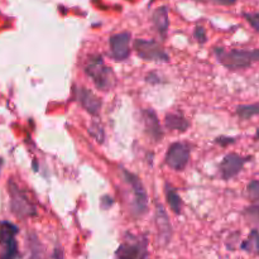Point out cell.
<instances>
[{
    "mask_svg": "<svg viewBox=\"0 0 259 259\" xmlns=\"http://www.w3.org/2000/svg\"><path fill=\"white\" fill-rule=\"evenodd\" d=\"M244 18L257 32H259V13H244Z\"/></svg>",
    "mask_w": 259,
    "mask_h": 259,
    "instance_id": "23",
    "label": "cell"
},
{
    "mask_svg": "<svg viewBox=\"0 0 259 259\" xmlns=\"http://www.w3.org/2000/svg\"><path fill=\"white\" fill-rule=\"evenodd\" d=\"M243 217H244V219L247 220L249 224L259 225V202L248 206L247 209L243 211Z\"/></svg>",
    "mask_w": 259,
    "mask_h": 259,
    "instance_id": "20",
    "label": "cell"
},
{
    "mask_svg": "<svg viewBox=\"0 0 259 259\" xmlns=\"http://www.w3.org/2000/svg\"><path fill=\"white\" fill-rule=\"evenodd\" d=\"M240 248L250 254L259 255V230L253 229L247 239L242 243Z\"/></svg>",
    "mask_w": 259,
    "mask_h": 259,
    "instance_id": "17",
    "label": "cell"
},
{
    "mask_svg": "<svg viewBox=\"0 0 259 259\" xmlns=\"http://www.w3.org/2000/svg\"><path fill=\"white\" fill-rule=\"evenodd\" d=\"M237 115L242 119H250L253 116L259 115V103L239 105L237 108Z\"/></svg>",
    "mask_w": 259,
    "mask_h": 259,
    "instance_id": "19",
    "label": "cell"
},
{
    "mask_svg": "<svg viewBox=\"0 0 259 259\" xmlns=\"http://www.w3.org/2000/svg\"><path fill=\"white\" fill-rule=\"evenodd\" d=\"M75 96L76 100L80 103V105L85 109L88 113L91 115H98L100 113V109L103 103L100 99L93 93V91L88 90L86 88H75Z\"/></svg>",
    "mask_w": 259,
    "mask_h": 259,
    "instance_id": "11",
    "label": "cell"
},
{
    "mask_svg": "<svg viewBox=\"0 0 259 259\" xmlns=\"http://www.w3.org/2000/svg\"><path fill=\"white\" fill-rule=\"evenodd\" d=\"M142 118H143L144 129H146L149 138L153 139L154 142L161 141L163 138V131H162L156 113L152 109H146V110L142 111Z\"/></svg>",
    "mask_w": 259,
    "mask_h": 259,
    "instance_id": "13",
    "label": "cell"
},
{
    "mask_svg": "<svg viewBox=\"0 0 259 259\" xmlns=\"http://www.w3.org/2000/svg\"><path fill=\"white\" fill-rule=\"evenodd\" d=\"M205 2H209L218 5H233L237 3V0H205Z\"/></svg>",
    "mask_w": 259,
    "mask_h": 259,
    "instance_id": "26",
    "label": "cell"
},
{
    "mask_svg": "<svg viewBox=\"0 0 259 259\" xmlns=\"http://www.w3.org/2000/svg\"><path fill=\"white\" fill-rule=\"evenodd\" d=\"M247 195L250 201H259V180H253L247 186Z\"/></svg>",
    "mask_w": 259,
    "mask_h": 259,
    "instance_id": "21",
    "label": "cell"
},
{
    "mask_svg": "<svg viewBox=\"0 0 259 259\" xmlns=\"http://www.w3.org/2000/svg\"><path fill=\"white\" fill-rule=\"evenodd\" d=\"M215 142H217L218 144H222V146H227V144L234 143L235 139L234 138H228V137H222V138H218Z\"/></svg>",
    "mask_w": 259,
    "mask_h": 259,
    "instance_id": "27",
    "label": "cell"
},
{
    "mask_svg": "<svg viewBox=\"0 0 259 259\" xmlns=\"http://www.w3.org/2000/svg\"><path fill=\"white\" fill-rule=\"evenodd\" d=\"M116 259H149L148 243L142 235L126 233L115 252Z\"/></svg>",
    "mask_w": 259,
    "mask_h": 259,
    "instance_id": "3",
    "label": "cell"
},
{
    "mask_svg": "<svg viewBox=\"0 0 259 259\" xmlns=\"http://www.w3.org/2000/svg\"><path fill=\"white\" fill-rule=\"evenodd\" d=\"M190 159V148L184 143H172L166 153V164L172 169L182 171L187 166Z\"/></svg>",
    "mask_w": 259,
    "mask_h": 259,
    "instance_id": "8",
    "label": "cell"
},
{
    "mask_svg": "<svg viewBox=\"0 0 259 259\" xmlns=\"http://www.w3.org/2000/svg\"><path fill=\"white\" fill-rule=\"evenodd\" d=\"M8 191L10 196V207L13 214L19 219H27L37 214L35 206L22 189H19L13 180L8 182Z\"/></svg>",
    "mask_w": 259,
    "mask_h": 259,
    "instance_id": "5",
    "label": "cell"
},
{
    "mask_svg": "<svg viewBox=\"0 0 259 259\" xmlns=\"http://www.w3.org/2000/svg\"><path fill=\"white\" fill-rule=\"evenodd\" d=\"M255 138H257L259 141V128L257 129V132H255Z\"/></svg>",
    "mask_w": 259,
    "mask_h": 259,
    "instance_id": "29",
    "label": "cell"
},
{
    "mask_svg": "<svg viewBox=\"0 0 259 259\" xmlns=\"http://www.w3.org/2000/svg\"><path fill=\"white\" fill-rule=\"evenodd\" d=\"M152 20H153L154 27L157 28L159 34L162 37H164L168 30L169 20H168V10H167L166 7H159L157 8L153 12V15H152Z\"/></svg>",
    "mask_w": 259,
    "mask_h": 259,
    "instance_id": "15",
    "label": "cell"
},
{
    "mask_svg": "<svg viewBox=\"0 0 259 259\" xmlns=\"http://www.w3.org/2000/svg\"><path fill=\"white\" fill-rule=\"evenodd\" d=\"M85 72L93 78L94 83L99 90H110L116 82V77L113 70L104 63L101 56H91L85 65Z\"/></svg>",
    "mask_w": 259,
    "mask_h": 259,
    "instance_id": "2",
    "label": "cell"
},
{
    "mask_svg": "<svg viewBox=\"0 0 259 259\" xmlns=\"http://www.w3.org/2000/svg\"><path fill=\"white\" fill-rule=\"evenodd\" d=\"M134 50L139 57L146 61H158V62L168 61L167 52L156 40L136 39L134 40Z\"/></svg>",
    "mask_w": 259,
    "mask_h": 259,
    "instance_id": "7",
    "label": "cell"
},
{
    "mask_svg": "<svg viewBox=\"0 0 259 259\" xmlns=\"http://www.w3.org/2000/svg\"><path fill=\"white\" fill-rule=\"evenodd\" d=\"M194 35H195V38H196V39L199 40L200 43H205V42H206V33H205V29L202 27H196Z\"/></svg>",
    "mask_w": 259,
    "mask_h": 259,
    "instance_id": "24",
    "label": "cell"
},
{
    "mask_svg": "<svg viewBox=\"0 0 259 259\" xmlns=\"http://www.w3.org/2000/svg\"><path fill=\"white\" fill-rule=\"evenodd\" d=\"M164 124L171 131L180 132H185L190 126V123L186 120V118L180 113L167 114L166 119H164Z\"/></svg>",
    "mask_w": 259,
    "mask_h": 259,
    "instance_id": "16",
    "label": "cell"
},
{
    "mask_svg": "<svg viewBox=\"0 0 259 259\" xmlns=\"http://www.w3.org/2000/svg\"><path fill=\"white\" fill-rule=\"evenodd\" d=\"M249 159L250 157H243L237 153H230L225 156L220 163V175L223 180H230L237 176Z\"/></svg>",
    "mask_w": 259,
    "mask_h": 259,
    "instance_id": "10",
    "label": "cell"
},
{
    "mask_svg": "<svg viewBox=\"0 0 259 259\" xmlns=\"http://www.w3.org/2000/svg\"><path fill=\"white\" fill-rule=\"evenodd\" d=\"M166 199H167V202H168V206L171 207L172 211L177 215L181 214V209H182L181 197L179 196L176 190H175L172 186H169V185H167L166 186Z\"/></svg>",
    "mask_w": 259,
    "mask_h": 259,
    "instance_id": "18",
    "label": "cell"
},
{
    "mask_svg": "<svg viewBox=\"0 0 259 259\" xmlns=\"http://www.w3.org/2000/svg\"><path fill=\"white\" fill-rule=\"evenodd\" d=\"M214 53L218 61L229 70H243L259 62V50H227L224 47H217Z\"/></svg>",
    "mask_w": 259,
    "mask_h": 259,
    "instance_id": "1",
    "label": "cell"
},
{
    "mask_svg": "<svg viewBox=\"0 0 259 259\" xmlns=\"http://www.w3.org/2000/svg\"><path fill=\"white\" fill-rule=\"evenodd\" d=\"M89 133H90L91 136L96 139V142H99V143H103L104 142V137L105 136H104L103 126H101L99 123H96V121H94V123L89 126Z\"/></svg>",
    "mask_w": 259,
    "mask_h": 259,
    "instance_id": "22",
    "label": "cell"
},
{
    "mask_svg": "<svg viewBox=\"0 0 259 259\" xmlns=\"http://www.w3.org/2000/svg\"><path fill=\"white\" fill-rule=\"evenodd\" d=\"M131 33L123 32L114 34L109 38L110 56L116 61H123L131 55Z\"/></svg>",
    "mask_w": 259,
    "mask_h": 259,
    "instance_id": "9",
    "label": "cell"
},
{
    "mask_svg": "<svg viewBox=\"0 0 259 259\" xmlns=\"http://www.w3.org/2000/svg\"><path fill=\"white\" fill-rule=\"evenodd\" d=\"M53 258L55 259H63V252L60 248H56L55 253H53Z\"/></svg>",
    "mask_w": 259,
    "mask_h": 259,
    "instance_id": "28",
    "label": "cell"
},
{
    "mask_svg": "<svg viewBox=\"0 0 259 259\" xmlns=\"http://www.w3.org/2000/svg\"><path fill=\"white\" fill-rule=\"evenodd\" d=\"M123 181L129 186L132 191V200L129 201L131 212L133 217H142L147 211V194L144 190L143 184L136 175L121 169Z\"/></svg>",
    "mask_w": 259,
    "mask_h": 259,
    "instance_id": "4",
    "label": "cell"
},
{
    "mask_svg": "<svg viewBox=\"0 0 259 259\" xmlns=\"http://www.w3.org/2000/svg\"><path fill=\"white\" fill-rule=\"evenodd\" d=\"M113 204H114V200L111 199L110 196H108V195H105V196L101 197V201H100L101 209H104V210L110 209V206H111V205H113Z\"/></svg>",
    "mask_w": 259,
    "mask_h": 259,
    "instance_id": "25",
    "label": "cell"
},
{
    "mask_svg": "<svg viewBox=\"0 0 259 259\" xmlns=\"http://www.w3.org/2000/svg\"><path fill=\"white\" fill-rule=\"evenodd\" d=\"M18 228L9 222L0 223V244L3 253L2 259H17L19 257V250L17 244Z\"/></svg>",
    "mask_w": 259,
    "mask_h": 259,
    "instance_id": "6",
    "label": "cell"
},
{
    "mask_svg": "<svg viewBox=\"0 0 259 259\" xmlns=\"http://www.w3.org/2000/svg\"><path fill=\"white\" fill-rule=\"evenodd\" d=\"M28 247V259H47L46 258V250L40 240L33 232L28 233L27 237Z\"/></svg>",
    "mask_w": 259,
    "mask_h": 259,
    "instance_id": "14",
    "label": "cell"
},
{
    "mask_svg": "<svg viewBox=\"0 0 259 259\" xmlns=\"http://www.w3.org/2000/svg\"><path fill=\"white\" fill-rule=\"evenodd\" d=\"M156 225L158 229L159 243L167 245L172 238V225L164 211V207L159 204H157L156 207Z\"/></svg>",
    "mask_w": 259,
    "mask_h": 259,
    "instance_id": "12",
    "label": "cell"
}]
</instances>
